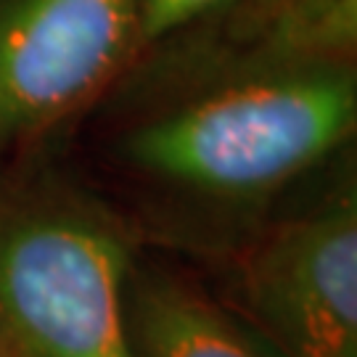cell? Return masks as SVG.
<instances>
[{"instance_id": "obj_1", "label": "cell", "mask_w": 357, "mask_h": 357, "mask_svg": "<svg viewBox=\"0 0 357 357\" xmlns=\"http://www.w3.org/2000/svg\"><path fill=\"white\" fill-rule=\"evenodd\" d=\"M93 112L101 180L90 183L143 249L215 265L352 149L357 61L252 64L169 40Z\"/></svg>"}, {"instance_id": "obj_2", "label": "cell", "mask_w": 357, "mask_h": 357, "mask_svg": "<svg viewBox=\"0 0 357 357\" xmlns=\"http://www.w3.org/2000/svg\"><path fill=\"white\" fill-rule=\"evenodd\" d=\"M143 246L56 149L0 169V357H132L125 286Z\"/></svg>"}, {"instance_id": "obj_3", "label": "cell", "mask_w": 357, "mask_h": 357, "mask_svg": "<svg viewBox=\"0 0 357 357\" xmlns=\"http://www.w3.org/2000/svg\"><path fill=\"white\" fill-rule=\"evenodd\" d=\"M212 268L217 299L283 357H357L352 149L286 196Z\"/></svg>"}, {"instance_id": "obj_4", "label": "cell", "mask_w": 357, "mask_h": 357, "mask_svg": "<svg viewBox=\"0 0 357 357\" xmlns=\"http://www.w3.org/2000/svg\"><path fill=\"white\" fill-rule=\"evenodd\" d=\"M138 0H0V169L56 149L135 61Z\"/></svg>"}, {"instance_id": "obj_5", "label": "cell", "mask_w": 357, "mask_h": 357, "mask_svg": "<svg viewBox=\"0 0 357 357\" xmlns=\"http://www.w3.org/2000/svg\"><path fill=\"white\" fill-rule=\"evenodd\" d=\"M132 357H283L178 259L141 249L125 286Z\"/></svg>"}, {"instance_id": "obj_6", "label": "cell", "mask_w": 357, "mask_h": 357, "mask_svg": "<svg viewBox=\"0 0 357 357\" xmlns=\"http://www.w3.org/2000/svg\"><path fill=\"white\" fill-rule=\"evenodd\" d=\"M289 3L291 0H230L228 6L220 13H215L212 19L180 32L175 38L191 40L196 45L217 48V51L238 48L246 40L255 38L257 32L268 24L273 16H278Z\"/></svg>"}, {"instance_id": "obj_7", "label": "cell", "mask_w": 357, "mask_h": 357, "mask_svg": "<svg viewBox=\"0 0 357 357\" xmlns=\"http://www.w3.org/2000/svg\"><path fill=\"white\" fill-rule=\"evenodd\" d=\"M228 3L230 0H138L135 61L169 38L212 19Z\"/></svg>"}]
</instances>
